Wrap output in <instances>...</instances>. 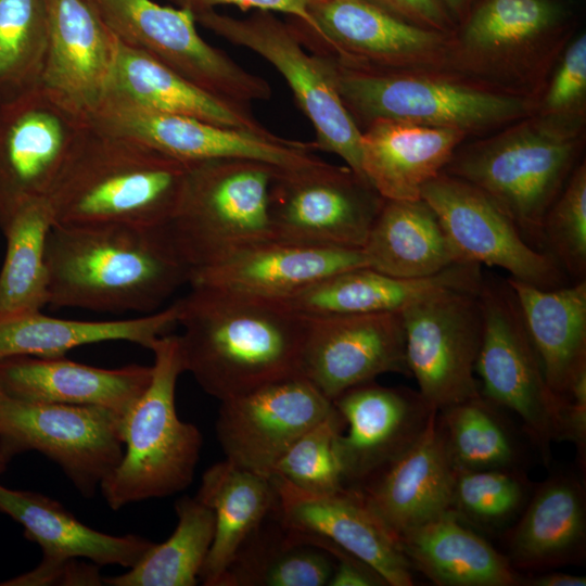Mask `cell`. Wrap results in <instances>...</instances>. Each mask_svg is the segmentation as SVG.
<instances>
[{"label": "cell", "instance_id": "obj_1", "mask_svg": "<svg viewBox=\"0 0 586 586\" xmlns=\"http://www.w3.org/2000/svg\"><path fill=\"white\" fill-rule=\"evenodd\" d=\"M176 302L184 372L219 402L301 374L308 319L284 302L199 284Z\"/></svg>", "mask_w": 586, "mask_h": 586}, {"label": "cell", "instance_id": "obj_2", "mask_svg": "<svg viewBox=\"0 0 586 586\" xmlns=\"http://www.w3.org/2000/svg\"><path fill=\"white\" fill-rule=\"evenodd\" d=\"M46 258L54 307L151 314L190 280L163 227L54 224Z\"/></svg>", "mask_w": 586, "mask_h": 586}, {"label": "cell", "instance_id": "obj_3", "mask_svg": "<svg viewBox=\"0 0 586 586\" xmlns=\"http://www.w3.org/2000/svg\"><path fill=\"white\" fill-rule=\"evenodd\" d=\"M188 170V162L88 122L47 201L58 225L165 227Z\"/></svg>", "mask_w": 586, "mask_h": 586}, {"label": "cell", "instance_id": "obj_4", "mask_svg": "<svg viewBox=\"0 0 586 586\" xmlns=\"http://www.w3.org/2000/svg\"><path fill=\"white\" fill-rule=\"evenodd\" d=\"M585 123V115L535 112L479 140L463 141L443 171L484 192L524 240L543 251V221L581 163Z\"/></svg>", "mask_w": 586, "mask_h": 586}, {"label": "cell", "instance_id": "obj_5", "mask_svg": "<svg viewBox=\"0 0 586 586\" xmlns=\"http://www.w3.org/2000/svg\"><path fill=\"white\" fill-rule=\"evenodd\" d=\"M328 59L342 102L360 130L373 120L393 119L482 136L536 112V100L451 69H364Z\"/></svg>", "mask_w": 586, "mask_h": 586}, {"label": "cell", "instance_id": "obj_6", "mask_svg": "<svg viewBox=\"0 0 586 586\" xmlns=\"http://www.w3.org/2000/svg\"><path fill=\"white\" fill-rule=\"evenodd\" d=\"M151 351L150 384L122 417L123 458L100 485L113 510L186 489L200 458V430L176 411V385L184 372L178 335H162Z\"/></svg>", "mask_w": 586, "mask_h": 586}, {"label": "cell", "instance_id": "obj_7", "mask_svg": "<svg viewBox=\"0 0 586 586\" xmlns=\"http://www.w3.org/2000/svg\"><path fill=\"white\" fill-rule=\"evenodd\" d=\"M188 163L179 205L163 229L190 276L243 247L277 239L269 195L279 167L246 158Z\"/></svg>", "mask_w": 586, "mask_h": 586}, {"label": "cell", "instance_id": "obj_8", "mask_svg": "<svg viewBox=\"0 0 586 586\" xmlns=\"http://www.w3.org/2000/svg\"><path fill=\"white\" fill-rule=\"evenodd\" d=\"M560 0H477L451 38L450 68L538 100L569 42Z\"/></svg>", "mask_w": 586, "mask_h": 586}, {"label": "cell", "instance_id": "obj_9", "mask_svg": "<svg viewBox=\"0 0 586 586\" xmlns=\"http://www.w3.org/2000/svg\"><path fill=\"white\" fill-rule=\"evenodd\" d=\"M477 300L482 336L474 371L480 392L499 408L513 412L545 461L552 442L561 441L566 399L549 386L539 356L507 278L483 273Z\"/></svg>", "mask_w": 586, "mask_h": 586}, {"label": "cell", "instance_id": "obj_10", "mask_svg": "<svg viewBox=\"0 0 586 586\" xmlns=\"http://www.w3.org/2000/svg\"><path fill=\"white\" fill-rule=\"evenodd\" d=\"M194 18L228 42L268 61L284 78L297 106L311 123L316 133L314 149L337 155L365 178L361 130L342 102L328 58L308 51L289 22L273 12L258 10L238 18L209 10L194 14Z\"/></svg>", "mask_w": 586, "mask_h": 586}, {"label": "cell", "instance_id": "obj_11", "mask_svg": "<svg viewBox=\"0 0 586 586\" xmlns=\"http://www.w3.org/2000/svg\"><path fill=\"white\" fill-rule=\"evenodd\" d=\"M115 39L140 50L195 86L250 107L272 94L269 82L207 43L194 15L153 0H86Z\"/></svg>", "mask_w": 586, "mask_h": 586}, {"label": "cell", "instance_id": "obj_12", "mask_svg": "<svg viewBox=\"0 0 586 586\" xmlns=\"http://www.w3.org/2000/svg\"><path fill=\"white\" fill-rule=\"evenodd\" d=\"M122 415L98 406L27 402L0 393V459L36 450L92 497L123 458Z\"/></svg>", "mask_w": 586, "mask_h": 586}, {"label": "cell", "instance_id": "obj_13", "mask_svg": "<svg viewBox=\"0 0 586 586\" xmlns=\"http://www.w3.org/2000/svg\"><path fill=\"white\" fill-rule=\"evenodd\" d=\"M310 25L289 24L310 52L364 69H451L454 34L423 28L366 0H311ZM453 71V69H451Z\"/></svg>", "mask_w": 586, "mask_h": 586}, {"label": "cell", "instance_id": "obj_14", "mask_svg": "<svg viewBox=\"0 0 586 586\" xmlns=\"http://www.w3.org/2000/svg\"><path fill=\"white\" fill-rule=\"evenodd\" d=\"M384 200L348 166L320 160L278 170L269 214L277 239L361 250Z\"/></svg>", "mask_w": 586, "mask_h": 586}, {"label": "cell", "instance_id": "obj_15", "mask_svg": "<svg viewBox=\"0 0 586 586\" xmlns=\"http://www.w3.org/2000/svg\"><path fill=\"white\" fill-rule=\"evenodd\" d=\"M88 125L43 87L0 104V231L24 205L48 199Z\"/></svg>", "mask_w": 586, "mask_h": 586}, {"label": "cell", "instance_id": "obj_16", "mask_svg": "<svg viewBox=\"0 0 586 586\" xmlns=\"http://www.w3.org/2000/svg\"><path fill=\"white\" fill-rule=\"evenodd\" d=\"M476 293L442 290L400 310L409 375L436 411L480 393L473 375L482 336Z\"/></svg>", "mask_w": 586, "mask_h": 586}, {"label": "cell", "instance_id": "obj_17", "mask_svg": "<svg viewBox=\"0 0 586 586\" xmlns=\"http://www.w3.org/2000/svg\"><path fill=\"white\" fill-rule=\"evenodd\" d=\"M460 262L499 267L540 289L568 284L553 258L531 246L511 218L484 192L444 171L422 189Z\"/></svg>", "mask_w": 586, "mask_h": 586}, {"label": "cell", "instance_id": "obj_18", "mask_svg": "<svg viewBox=\"0 0 586 586\" xmlns=\"http://www.w3.org/2000/svg\"><path fill=\"white\" fill-rule=\"evenodd\" d=\"M88 122L139 139L183 162L246 158L292 169L321 160L313 153V143L157 113L111 97L104 99Z\"/></svg>", "mask_w": 586, "mask_h": 586}, {"label": "cell", "instance_id": "obj_19", "mask_svg": "<svg viewBox=\"0 0 586 586\" xmlns=\"http://www.w3.org/2000/svg\"><path fill=\"white\" fill-rule=\"evenodd\" d=\"M333 409V402L297 374L221 400L216 435L225 458L270 476L280 456Z\"/></svg>", "mask_w": 586, "mask_h": 586}, {"label": "cell", "instance_id": "obj_20", "mask_svg": "<svg viewBox=\"0 0 586 586\" xmlns=\"http://www.w3.org/2000/svg\"><path fill=\"white\" fill-rule=\"evenodd\" d=\"M0 512L24 528V536L37 543L43 552L41 563L31 572L1 583L10 586L82 584L87 566L77 558L93 564L132 568L154 545L133 534L114 536L93 530L79 521L59 501L29 491L10 489L0 484Z\"/></svg>", "mask_w": 586, "mask_h": 586}, {"label": "cell", "instance_id": "obj_21", "mask_svg": "<svg viewBox=\"0 0 586 586\" xmlns=\"http://www.w3.org/2000/svg\"><path fill=\"white\" fill-rule=\"evenodd\" d=\"M307 319L300 372L329 399L385 373L409 375L400 311Z\"/></svg>", "mask_w": 586, "mask_h": 586}, {"label": "cell", "instance_id": "obj_22", "mask_svg": "<svg viewBox=\"0 0 586 586\" xmlns=\"http://www.w3.org/2000/svg\"><path fill=\"white\" fill-rule=\"evenodd\" d=\"M277 512L288 527L322 537L373 568L387 586H412L413 570L398 537L368 505L359 491L344 486L329 493L301 489L270 476Z\"/></svg>", "mask_w": 586, "mask_h": 586}, {"label": "cell", "instance_id": "obj_23", "mask_svg": "<svg viewBox=\"0 0 586 586\" xmlns=\"http://www.w3.org/2000/svg\"><path fill=\"white\" fill-rule=\"evenodd\" d=\"M332 402L345 421L337 445L346 486L361 484L403 454L436 412L419 391L374 380L347 388Z\"/></svg>", "mask_w": 586, "mask_h": 586}, {"label": "cell", "instance_id": "obj_24", "mask_svg": "<svg viewBox=\"0 0 586 586\" xmlns=\"http://www.w3.org/2000/svg\"><path fill=\"white\" fill-rule=\"evenodd\" d=\"M361 266H367L361 250L270 239L193 271L189 284L285 301L328 277Z\"/></svg>", "mask_w": 586, "mask_h": 586}, {"label": "cell", "instance_id": "obj_25", "mask_svg": "<svg viewBox=\"0 0 586 586\" xmlns=\"http://www.w3.org/2000/svg\"><path fill=\"white\" fill-rule=\"evenodd\" d=\"M47 10L40 86L88 119L106 95L117 41L86 0H47Z\"/></svg>", "mask_w": 586, "mask_h": 586}, {"label": "cell", "instance_id": "obj_26", "mask_svg": "<svg viewBox=\"0 0 586 586\" xmlns=\"http://www.w3.org/2000/svg\"><path fill=\"white\" fill-rule=\"evenodd\" d=\"M455 472L435 412L410 447L368 480L352 487L359 491L398 537L451 510Z\"/></svg>", "mask_w": 586, "mask_h": 586}, {"label": "cell", "instance_id": "obj_27", "mask_svg": "<svg viewBox=\"0 0 586 586\" xmlns=\"http://www.w3.org/2000/svg\"><path fill=\"white\" fill-rule=\"evenodd\" d=\"M152 367L98 368L62 357L0 359V393L21 400L98 406L125 415L150 384Z\"/></svg>", "mask_w": 586, "mask_h": 586}, {"label": "cell", "instance_id": "obj_28", "mask_svg": "<svg viewBox=\"0 0 586 586\" xmlns=\"http://www.w3.org/2000/svg\"><path fill=\"white\" fill-rule=\"evenodd\" d=\"M481 265L456 263L423 278H400L368 266L341 271L282 301L307 318L400 311L442 290L477 291Z\"/></svg>", "mask_w": 586, "mask_h": 586}, {"label": "cell", "instance_id": "obj_29", "mask_svg": "<svg viewBox=\"0 0 586 586\" xmlns=\"http://www.w3.org/2000/svg\"><path fill=\"white\" fill-rule=\"evenodd\" d=\"M512 566L544 572L579 565L586 558V494L570 473H556L530 496L507 538Z\"/></svg>", "mask_w": 586, "mask_h": 586}, {"label": "cell", "instance_id": "obj_30", "mask_svg": "<svg viewBox=\"0 0 586 586\" xmlns=\"http://www.w3.org/2000/svg\"><path fill=\"white\" fill-rule=\"evenodd\" d=\"M467 138L457 129L377 119L361 130V170L383 199L418 200Z\"/></svg>", "mask_w": 586, "mask_h": 586}, {"label": "cell", "instance_id": "obj_31", "mask_svg": "<svg viewBox=\"0 0 586 586\" xmlns=\"http://www.w3.org/2000/svg\"><path fill=\"white\" fill-rule=\"evenodd\" d=\"M106 97L157 113L262 135L272 133L257 120L249 106L213 95L149 54L118 41Z\"/></svg>", "mask_w": 586, "mask_h": 586}, {"label": "cell", "instance_id": "obj_32", "mask_svg": "<svg viewBox=\"0 0 586 586\" xmlns=\"http://www.w3.org/2000/svg\"><path fill=\"white\" fill-rule=\"evenodd\" d=\"M412 570L438 586H522L524 575L507 556L453 510L398 536Z\"/></svg>", "mask_w": 586, "mask_h": 586}, {"label": "cell", "instance_id": "obj_33", "mask_svg": "<svg viewBox=\"0 0 586 586\" xmlns=\"http://www.w3.org/2000/svg\"><path fill=\"white\" fill-rule=\"evenodd\" d=\"M519 302L547 382L561 398L586 371V280L556 289L507 278Z\"/></svg>", "mask_w": 586, "mask_h": 586}, {"label": "cell", "instance_id": "obj_34", "mask_svg": "<svg viewBox=\"0 0 586 586\" xmlns=\"http://www.w3.org/2000/svg\"><path fill=\"white\" fill-rule=\"evenodd\" d=\"M195 498L215 518L214 538L199 581L217 586L244 542L277 509V491L270 476L225 458L204 472Z\"/></svg>", "mask_w": 586, "mask_h": 586}, {"label": "cell", "instance_id": "obj_35", "mask_svg": "<svg viewBox=\"0 0 586 586\" xmlns=\"http://www.w3.org/2000/svg\"><path fill=\"white\" fill-rule=\"evenodd\" d=\"M368 267L400 278L433 276L460 262L423 200H384L361 249Z\"/></svg>", "mask_w": 586, "mask_h": 586}, {"label": "cell", "instance_id": "obj_36", "mask_svg": "<svg viewBox=\"0 0 586 586\" xmlns=\"http://www.w3.org/2000/svg\"><path fill=\"white\" fill-rule=\"evenodd\" d=\"M176 324L177 302L165 309L123 320H68L35 311L0 321V359L62 357L73 348L110 341L130 342L151 349Z\"/></svg>", "mask_w": 586, "mask_h": 586}, {"label": "cell", "instance_id": "obj_37", "mask_svg": "<svg viewBox=\"0 0 586 586\" xmlns=\"http://www.w3.org/2000/svg\"><path fill=\"white\" fill-rule=\"evenodd\" d=\"M332 556L284 525L277 509L249 536L217 586H326Z\"/></svg>", "mask_w": 586, "mask_h": 586}, {"label": "cell", "instance_id": "obj_38", "mask_svg": "<svg viewBox=\"0 0 586 586\" xmlns=\"http://www.w3.org/2000/svg\"><path fill=\"white\" fill-rule=\"evenodd\" d=\"M53 224L49 203L41 199L18 209L2 230L7 251L0 270V321L48 305L46 251Z\"/></svg>", "mask_w": 586, "mask_h": 586}, {"label": "cell", "instance_id": "obj_39", "mask_svg": "<svg viewBox=\"0 0 586 586\" xmlns=\"http://www.w3.org/2000/svg\"><path fill=\"white\" fill-rule=\"evenodd\" d=\"M436 423L456 470L521 468L517 436L481 392L437 410Z\"/></svg>", "mask_w": 586, "mask_h": 586}, {"label": "cell", "instance_id": "obj_40", "mask_svg": "<svg viewBox=\"0 0 586 586\" xmlns=\"http://www.w3.org/2000/svg\"><path fill=\"white\" fill-rule=\"evenodd\" d=\"M178 522L167 540L154 545L127 573L103 578L110 586H194L214 538L213 511L195 497L175 505Z\"/></svg>", "mask_w": 586, "mask_h": 586}, {"label": "cell", "instance_id": "obj_41", "mask_svg": "<svg viewBox=\"0 0 586 586\" xmlns=\"http://www.w3.org/2000/svg\"><path fill=\"white\" fill-rule=\"evenodd\" d=\"M47 47V0H0V104L41 85Z\"/></svg>", "mask_w": 586, "mask_h": 586}, {"label": "cell", "instance_id": "obj_42", "mask_svg": "<svg viewBox=\"0 0 586 586\" xmlns=\"http://www.w3.org/2000/svg\"><path fill=\"white\" fill-rule=\"evenodd\" d=\"M530 485L521 468L456 470L450 509L466 523L499 527L523 510Z\"/></svg>", "mask_w": 586, "mask_h": 586}, {"label": "cell", "instance_id": "obj_43", "mask_svg": "<svg viewBox=\"0 0 586 586\" xmlns=\"http://www.w3.org/2000/svg\"><path fill=\"white\" fill-rule=\"evenodd\" d=\"M345 421L333 409L316 425L302 434L280 456L270 476L315 493H329L345 486L339 455V437Z\"/></svg>", "mask_w": 586, "mask_h": 586}, {"label": "cell", "instance_id": "obj_44", "mask_svg": "<svg viewBox=\"0 0 586 586\" xmlns=\"http://www.w3.org/2000/svg\"><path fill=\"white\" fill-rule=\"evenodd\" d=\"M543 251L574 282L586 280V164L581 162L549 207L542 226Z\"/></svg>", "mask_w": 586, "mask_h": 586}, {"label": "cell", "instance_id": "obj_45", "mask_svg": "<svg viewBox=\"0 0 586 586\" xmlns=\"http://www.w3.org/2000/svg\"><path fill=\"white\" fill-rule=\"evenodd\" d=\"M539 95L536 112L543 114L585 115L586 35L569 40Z\"/></svg>", "mask_w": 586, "mask_h": 586}, {"label": "cell", "instance_id": "obj_46", "mask_svg": "<svg viewBox=\"0 0 586 586\" xmlns=\"http://www.w3.org/2000/svg\"><path fill=\"white\" fill-rule=\"evenodd\" d=\"M413 25L454 34L457 25L440 0H366Z\"/></svg>", "mask_w": 586, "mask_h": 586}, {"label": "cell", "instance_id": "obj_47", "mask_svg": "<svg viewBox=\"0 0 586 586\" xmlns=\"http://www.w3.org/2000/svg\"><path fill=\"white\" fill-rule=\"evenodd\" d=\"M306 536L324 548L334 560L328 586H387L385 579L362 560L322 537L311 534Z\"/></svg>", "mask_w": 586, "mask_h": 586}, {"label": "cell", "instance_id": "obj_48", "mask_svg": "<svg viewBox=\"0 0 586 586\" xmlns=\"http://www.w3.org/2000/svg\"><path fill=\"white\" fill-rule=\"evenodd\" d=\"M561 441L572 443L581 468L586 463V371L574 380L562 412Z\"/></svg>", "mask_w": 586, "mask_h": 586}, {"label": "cell", "instance_id": "obj_49", "mask_svg": "<svg viewBox=\"0 0 586 586\" xmlns=\"http://www.w3.org/2000/svg\"><path fill=\"white\" fill-rule=\"evenodd\" d=\"M175 7L184 9L193 15L215 10L220 5H233L242 10L281 12L306 25L311 24L308 7L311 0H168Z\"/></svg>", "mask_w": 586, "mask_h": 586}, {"label": "cell", "instance_id": "obj_50", "mask_svg": "<svg viewBox=\"0 0 586 586\" xmlns=\"http://www.w3.org/2000/svg\"><path fill=\"white\" fill-rule=\"evenodd\" d=\"M586 577L557 572L544 571L539 574L524 576L522 586H585Z\"/></svg>", "mask_w": 586, "mask_h": 586}, {"label": "cell", "instance_id": "obj_51", "mask_svg": "<svg viewBox=\"0 0 586 586\" xmlns=\"http://www.w3.org/2000/svg\"><path fill=\"white\" fill-rule=\"evenodd\" d=\"M456 25H460L477 0H440Z\"/></svg>", "mask_w": 586, "mask_h": 586}, {"label": "cell", "instance_id": "obj_52", "mask_svg": "<svg viewBox=\"0 0 586 586\" xmlns=\"http://www.w3.org/2000/svg\"><path fill=\"white\" fill-rule=\"evenodd\" d=\"M7 464H8V463H5L4 461H2V460L0 459V474L5 470Z\"/></svg>", "mask_w": 586, "mask_h": 586}]
</instances>
